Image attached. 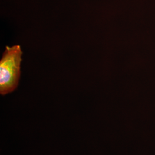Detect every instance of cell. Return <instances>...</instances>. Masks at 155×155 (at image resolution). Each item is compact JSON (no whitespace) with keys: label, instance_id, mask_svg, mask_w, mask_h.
<instances>
[{"label":"cell","instance_id":"6da1fadb","mask_svg":"<svg viewBox=\"0 0 155 155\" xmlns=\"http://www.w3.org/2000/svg\"><path fill=\"white\" fill-rule=\"evenodd\" d=\"M22 54L20 45L6 47L0 61V94L2 95L13 92L18 86Z\"/></svg>","mask_w":155,"mask_h":155}]
</instances>
